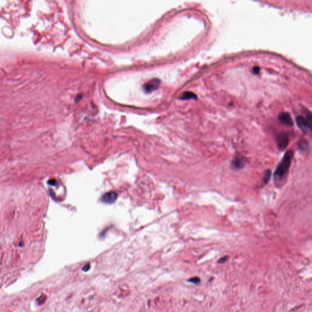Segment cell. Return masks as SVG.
I'll return each mask as SVG.
<instances>
[{
    "label": "cell",
    "mask_w": 312,
    "mask_h": 312,
    "mask_svg": "<svg viewBox=\"0 0 312 312\" xmlns=\"http://www.w3.org/2000/svg\"><path fill=\"white\" fill-rule=\"evenodd\" d=\"M253 72L255 74H258L260 72V68L258 67V66H255V67L253 68Z\"/></svg>",
    "instance_id": "cell-14"
},
{
    "label": "cell",
    "mask_w": 312,
    "mask_h": 312,
    "mask_svg": "<svg viewBox=\"0 0 312 312\" xmlns=\"http://www.w3.org/2000/svg\"><path fill=\"white\" fill-rule=\"evenodd\" d=\"M81 98V95H78V96H76V99H75V100H76V101H79V99H80Z\"/></svg>",
    "instance_id": "cell-15"
},
{
    "label": "cell",
    "mask_w": 312,
    "mask_h": 312,
    "mask_svg": "<svg viewBox=\"0 0 312 312\" xmlns=\"http://www.w3.org/2000/svg\"><path fill=\"white\" fill-rule=\"evenodd\" d=\"M271 176V170H267L265 172L264 176H263V182L265 183V184H266L267 183H268L270 181Z\"/></svg>",
    "instance_id": "cell-10"
},
{
    "label": "cell",
    "mask_w": 312,
    "mask_h": 312,
    "mask_svg": "<svg viewBox=\"0 0 312 312\" xmlns=\"http://www.w3.org/2000/svg\"><path fill=\"white\" fill-rule=\"evenodd\" d=\"M296 123L299 128L305 133H310L311 131V122L306 118L299 116L296 118Z\"/></svg>",
    "instance_id": "cell-2"
},
{
    "label": "cell",
    "mask_w": 312,
    "mask_h": 312,
    "mask_svg": "<svg viewBox=\"0 0 312 312\" xmlns=\"http://www.w3.org/2000/svg\"><path fill=\"white\" fill-rule=\"evenodd\" d=\"M118 194L114 191H110L105 193L101 197V201L106 204H113L117 199Z\"/></svg>",
    "instance_id": "cell-6"
},
{
    "label": "cell",
    "mask_w": 312,
    "mask_h": 312,
    "mask_svg": "<svg viewBox=\"0 0 312 312\" xmlns=\"http://www.w3.org/2000/svg\"><path fill=\"white\" fill-rule=\"evenodd\" d=\"M293 155L294 152L292 150H289L285 152L282 159L275 170L274 174L275 181H282L286 176L289 167L291 166Z\"/></svg>",
    "instance_id": "cell-1"
},
{
    "label": "cell",
    "mask_w": 312,
    "mask_h": 312,
    "mask_svg": "<svg viewBox=\"0 0 312 312\" xmlns=\"http://www.w3.org/2000/svg\"><path fill=\"white\" fill-rule=\"evenodd\" d=\"M298 146L301 150L307 151L308 149L309 144H308V142L307 140L304 139V140H301L298 143Z\"/></svg>",
    "instance_id": "cell-8"
},
{
    "label": "cell",
    "mask_w": 312,
    "mask_h": 312,
    "mask_svg": "<svg viewBox=\"0 0 312 312\" xmlns=\"http://www.w3.org/2000/svg\"><path fill=\"white\" fill-rule=\"evenodd\" d=\"M279 119L283 124L288 126H292L293 124L290 115L288 113L280 114L279 116Z\"/></svg>",
    "instance_id": "cell-7"
},
{
    "label": "cell",
    "mask_w": 312,
    "mask_h": 312,
    "mask_svg": "<svg viewBox=\"0 0 312 312\" xmlns=\"http://www.w3.org/2000/svg\"><path fill=\"white\" fill-rule=\"evenodd\" d=\"M196 98H197L196 95L194 93H193V92H187L183 94V95L181 97V99H184V100H189V99H196Z\"/></svg>",
    "instance_id": "cell-9"
},
{
    "label": "cell",
    "mask_w": 312,
    "mask_h": 312,
    "mask_svg": "<svg viewBox=\"0 0 312 312\" xmlns=\"http://www.w3.org/2000/svg\"><path fill=\"white\" fill-rule=\"evenodd\" d=\"M44 300H45V296H43H43H41L38 298V304H43V303L44 302Z\"/></svg>",
    "instance_id": "cell-12"
},
{
    "label": "cell",
    "mask_w": 312,
    "mask_h": 312,
    "mask_svg": "<svg viewBox=\"0 0 312 312\" xmlns=\"http://www.w3.org/2000/svg\"><path fill=\"white\" fill-rule=\"evenodd\" d=\"M188 281L191 282V283H193L197 284V283H199L200 282V279L199 277H193V278L189 279Z\"/></svg>",
    "instance_id": "cell-11"
},
{
    "label": "cell",
    "mask_w": 312,
    "mask_h": 312,
    "mask_svg": "<svg viewBox=\"0 0 312 312\" xmlns=\"http://www.w3.org/2000/svg\"><path fill=\"white\" fill-rule=\"evenodd\" d=\"M160 80L157 78H155L149 81L144 85V89L145 92L148 93H151L153 91H155V90H157L160 85Z\"/></svg>",
    "instance_id": "cell-5"
},
{
    "label": "cell",
    "mask_w": 312,
    "mask_h": 312,
    "mask_svg": "<svg viewBox=\"0 0 312 312\" xmlns=\"http://www.w3.org/2000/svg\"><path fill=\"white\" fill-rule=\"evenodd\" d=\"M276 140L278 148L281 151H283L285 149H286L288 145V136L287 135V133L284 132H281L280 133H278L276 136Z\"/></svg>",
    "instance_id": "cell-3"
},
{
    "label": "cell",
    "mask_w": 312,
    "mask_h": 312,
    "mask_svg": "<svg viewBox=\"0 0 312 312\" xmlns=\"http://www.w3.org/2000/svg\"><path fill=\"white\" fill-rule=\"evenodd\" d=\"M228 257H227V256L222 257H221V258L218 260V262L219 263H224V262H225L228 260Z\"/></svg>",
    "instance_id": "cell-13"
},
{
    "label": "cell",
    "mask_w": 312,
    "mask_h": 312,
    "mask_svg": "<svg viewBox=\"0 0 312 312\" xmlns=\"http://www.w3.org/2000/svg\"><path fill=\"white\" fill-rule=\"evenodd\" d=\"M246 164V159L241 155H237L234 158L231 162V168L235 170L242 169Z\"/></svg>",
    "instance_id": "cell-4"
}]
</instances>
